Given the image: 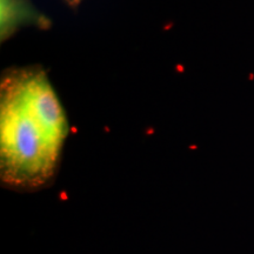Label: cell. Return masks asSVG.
Returning a JSON list of instances; mask_svg holds the SVG:
<instances>
[{"label": "cell", "instance_id": "6da1fadb", "mask_svg": "<svg viewBox=\"0 0 254 254\" xmlns=\"http://www.w3.org/2000/svg\"><path fill=\"white\" fill-rule=\"evenodd\" d=\"M60 151L28 112L17 77L2 82L0 111V165L8 185L34 187L52 177Z\"/></svg>", "mask_w": 254, "mask_h": 254}, {"label": "cell", "instance_id": "3957f363", "mask_svg": "<svg viewBox=\"0 0 254 254\" xmlns=\"http://www.w3.org/2000/svg\"><path fill=\"white\" fill-rule=\"evenodd\" d=\"M1 38L11 36L15 30L26 24H41V17L27 0H0Z\"/></svg>", "mask_w": 254, "mask_h": 254}, {"label": "cell", "instance_id": "277c9868", "mask_svg": "<svg viewBox=\"0 0 254 254\" xmlns=\"http://www.w3.org/2000/svg\"><path fill=\"white\" fill-rule=\"evenodd\" d=\"M66 1L68 2V4H71V5H77L79 1H80V0H66Z\"/></svg>", "mask_w": 254, "mask_h": 254}, {"label": "cell", "instance_id": "7a4b0ae2", "mask_svg": "<svg viewBox=\"0 0 254 254\" xmlns=\"http://www.w3.org/2000/svg\"><path fill=\"white\" fill-rule=\"evenodd\" d=\"M28 112L57 150H62L68 125L58 97L45 73L31 71L15 73Z\"/></svg>", "mask_w": 254, "mask_h": 254}]
</instances>
